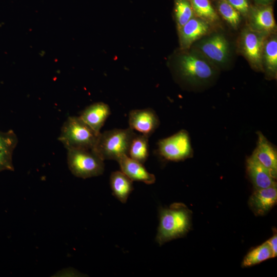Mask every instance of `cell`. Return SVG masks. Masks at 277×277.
Segmentation results:
<instances>
[{"label":"cell","mask_w":277,"mask_h":277,"mask_svg":"<svg viewBox=\"0 0 277 277\" xmlns=\"http://www.w3.org/2000/svg\"><path fill=\"white\" fill-rule=\"evenodd\" d=\"M263 39L257 34L248 32L244 34L243 47L247 57L253 63L259 64L262 58Z\"/></svg>","instance_id":"17"},{"label":"cell","mask_w":277,"mask_h":277,"mask_svg":"<svg viewBox=\"0 0 277 277\" xmlns=\"http://www.w3.org/2000/svg\"><path fill=\"white\" fill-rule=\"evenodd\" d=\"M109 106L103 102H97L87 107L82 111L79 117L97 133L110 115Z\"/></svg>","instance_id":"9"},{"label":"cell","mask_w":277,"mask_h":277,"mask_svg":"<svg viewBox=\"0 0 277 277\" xmlns=\"http://www.w3.org/2000/svg\"><path fill=\"white\" fill-rule=\"evenodd\" d=\"M157 151L163 159L171 161H183L193 154L190 137L185 130L159 140Z\"/></svg>","instance_id":"5"},{"label":"cell","mask_w":277,"mask_h":277,"mask_svg":"<svg viewBox=\"0 0 277 277\" xmlns=\"http://www.w3.org/2000/svg\"><path fill=\"white\" fill-rule=\"evenodd\" d=\"M117 162L121 171L132 181L142 182L146 184H152L155 182L154 175L149 173L142 163L128 155L122 156Z\"/></svg>","instance_id":"11"},{"label":"cell","mask_w":277,"mask_h":277,"mask_svg":"<svg viewBox=\"0 0 277 277\" xmlns=\"http://www.w3.org/2000/svg\"><path fill=\"white\" fill-rule=\"evenodd\" d=\"M255 26L259 29L270 31L275 26L272 9L266 7L258 9L253 14Z\"/></svg>","instance_id":"20"},{"label":"cell","mask_w":277,"mask_h":277,"mask_svg":"<svg viewBox=\"0 0 277 277\" xmlns=\"http://www.w3.org/2000/svg\"><path fill=\"white\" fill-rule=\"evenodd\" d=\"M17 143V137L12 130L0 131V172L14 171L12 155Z\"/></svg>","instance_id":"13"},{"label":"cell","mask_w":277,"mask_h":277,"mask_svg":"<svg viewBox=\"0 0 277 277\" xmlns=\"http://www.w3.org/2000/svg\"><path fill=\"white\" fill-rule=\"evenodd\" d=\"M257 145L252 155L271 173L275 179L277 175V153L276 149L266 137L258 132Z\"/></svg>","instance_id":"8"},{"label":"cell","mask_w":277,"mask_h":277,"mask_svg":"<svg viewBox=\"0 0 277 277\" xmlns=\"http://www.w3.org/2000/svg\"><path fill=\"white\" fill-rule=\"evenodd\" d=\"M194 12L198 16L210 22L217 20L218 16L209 0H188Z\"/></svg>","instance_id":"21"},{"label":"cell","mask_w":277,"mask_h":277,"mask_svg":"<svg viewBox=\"0 0 277 277\" xmlns=\"http://www.w3.org/2000/svg\"><path fill=\"white\" fill-rule=\"evenodd\" d=\"M201 49L206 56L215 62L224 63L227 60L228 45L223 35H216L205 40Z\"/></svg>","instance_id":"15"},{"label":"cell","mask_w":277,"mask_h":277,"mask_svg":"<svg viewBox=\"0 0 277 277\" xmlns=\"http://www.w3.org/2000/svg\"><path fill=\"white\" fill-rule=\"evenodd\" d=\"M277 201L276 185L262 189H255L249 203L253 212L258 215L267 213L276 204Z\"/></svg>","instance_id":"10"},{"label":"cell","mask_w":277,"mask_h":277,"mask_svg":"<svg viewBox=\"0 0 277 277\" xmlns=\"http://www.w3.org/2000/svg\"><path fill=\"white\" fill-rule=\"evenodd\" d=\"M209 26L203 19L192 17L180 30V40L182 48H188L195 41L205 34Z\"/></svg>","instance_id":"14"},{"label":"cell","mask_w":277,"mask_h":277,"mask_svg":"<svg viewBox=\"0 0 277 277\" xmlns=\"http://www.w3.org/2000/svg\"><path fill=\"white\" fill-rule=\"evenodd\" d=\"M135 134L129 127L100 132L92 150L103 161H117L122 156L128 155L130 142Z\"/></svg>","instance_id":"2"},{"label":"cell","mask_w":277,"mask_h":277,"mask_svg":"<svg viewBox=\"0 0 277 277\" xmlns=\"http://www.w3.org/2000/svg\"><path fill=\"white\" fill-rule=\"evenodd\" d=\"M273 252V256L275 257L277 254V235L276 234L267 241Z\"/></svg>","instance_id":"26"},{"label":"cell","mask_w":277,"mask_h":277,"mask_svg":"<svg viewBox=\"0 0 277 277\" xmlns=\"http://www.w3.org/2000/svg\"><path fill=\"white\" fill-rule=\"evenodd\" d=\"M99 134L79 116H69L63 123L58 140L67 150H92Z\"/></svg>","instance_id":"3"},{"label":"cell","mask_w":277,"mask_h":277,"mask_svg":"<svg viewBox=\"0 0 277 277\" xmlns=\"http://www.w3.org/2000/svg\"><path fill=\"white\" fill-rule=\"evenodd\" d=\"M128 123L129 128L133 131L149 137L159 127L160 121L153 109L146 108L131 110Z\"/></svg>","instance_id":"7"},{"label":"cell","mask_w":277,"mask_h":277,"mask_svg":"<svg viewBox=\"0 0 277 277\" xmlns=\"http://www.w3.org/2000/svg\"><path fill=\"white\" fill-rule=\"evenodd\" d=\"M191 212L182 203H174L169 208L160 210V223L156 241L162 245L183 236L190 226Z\"/></svg>","instance_id":"1"},{"label":"cell","mask_w":277,"mask_h":277,"mask_svg":"<svg viewBox=\"0 0 277 277\" xmlns=\"http://www.w3.org/2000/svg\"><path fill=\"white\" fill-rule=\"evenodd\" d=\"M265 58L270 71L275 73L277 68V41L273 38L267 42L265 47Z\"/></svg>","instance_id":"24"},{"label":"cell","mask_w":277,"mask_h":277,"mask_svg":"<svg viewBox=\"0 0 277 277\" xmlns=\"http://www.w3.org/2000/svg\"><path fill=\"white\" fill-rule=\"evenodd\" d=\"M67 151L68 166L75 176L85 179L103 173L104 161L93 150L70 149Z\"/></svg>","instance_id":"4"},{"label":"cell","mask_w":277,"mask_h":277,"mask_svg":"<svg viewBox=\"0 0 277 277\" xmlns=\"http://www.w3.org/2000/svg\"><path fill=\"white\" fill-rule=\"evenodd\" d=\"M179 67L182 76L192 82H204L213 74L211 66L207 62L192 54L183 55Z\"/></svg>","instance_id":"6"},{"label":"cell","mask_w":277,"mask_h":277,"mask_svg":"<svg viewBox=\"0 0 277 277\" xmlns=\"http://www.w3.org/2000/svg\"><path fill=\"white\" fill-rule=\"evenodd\" d=\"M132 181L121 171L111 173L110 184L113 195L121 202L125 203L133 189Z\"/></svg>","instance_id":"16"},{"label":"cell","mask_w":277,"mask_h":277,"mask_svg":"<svg viewBox=\"0 0 277 277\" xmlns=\"http://www.w3.org/2000/svg\"><path fill=\"white\" fill-rule=\"evenodd\" d=\"M274 258L272 251L267 241L250 251L244 258L243 267H249L270 258Z\"/></svg>","instance_id":"19"},{"label":"cell","mask_w":277,"mask_h":277,"mask_svg":"<svg viewBox=\"0 0 277 277\" xmlns=\"http://www.w3.org/2000/svg\"><path fill=\"white\" fill-rule=\"evenodd\" d=\"M219 11L223 17L232 26L235 27L240 21V12L227 0H219Z\"/></svg>","instance_id":"23"},{"label":"cell","mask_w":277,"mask_h":277,"mask_svg":"<svg viewBox=\"0 0 277 277\" xmlns=\"http://www.w3.org/2000/svg\"><path fill=\"white\" fill-rule=\"evenodd\" d=\"M240 13H246L248 12L249 5L247 0H227Z\"/></svg>","instance_id":"25"},{"label":"cell","mask_w":277,"mask_h":277,"mask_svg":"<svg viewBox=\"0 0 277 277\" xmlns=\"http://www.w3.org/2000/svg\"><path fill=\"white\" fill-rule=\"evenodd\" d=\"M194 11L188 0H175V14L178 30L193 17Z\"/></svg>","instance_id":"22"},{"label":"cell","mask_w":277,"mask_h":277,"mask_svg":"<svg viewBox=\"0 0 277 277\" xmlns=\"http://www.w3.org/2000/svg\"><path fill=\"white\" fill-rule=\"evenodd\" d=\"M247 169L255 189L276 185L270 172L251 155L247 161Z\"/></svg>","instance_id":"12"},{"label":"cell","mask_w":277,"mask_h":277,"mask_svg":"<svg viewBox=\"0 0 277 277\" xmlns=\"http://www.w3.org/2000/svg\"><path fill=\"white\" fill-rule=\"evenodd\" d=\"M148 139L146 135L136 133L130 142L128 156L144 164L149 156Z\"/></svg>","instance_id":"18"}]
</instances>
